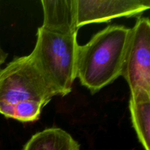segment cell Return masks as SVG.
I'll return each mask as SVG.
<instances>
[{
    "mask_svg": "<svg viewBox=\"0 0 150 150\" xmlns=\"http://www.w3.org/2000/svg\"><path fill=\"white\" fill-rule=\"evenodd\" d=\"M57 93L30 55L18 57L0 69V114L22 122L38 120Z\"/></svg>",
    "mask_w": 150,
    "mask_h": 150,
    "instance_id": "obj_1",
    "label": "cell"
},
{
    "mask_svg": "<svg viewBox=\"0 0 150 150\" xmlns=\"http://www.w3.org/2000/svg\"><path fill=\"white\" fill-rule=\"evenodd\" d=\"M130 29L111 25L79 45L77 78L92 95L121 76Z\"/></svg>",
    "mask_w": 150,
    "mask_h": 150,
    "instance_id": "obj_2",
    "label": "cell"
},
{
    "mask_svg": "<svg viewBox=\"0 0 150 150\" xmlns=\"http://www.w3.org/2000/svg\"><path fill=\"white\" fill-rule=\"evenodd\" d=\"M77 34H58L39 27L35 48L29 55L42 76L57 92L70 93L77 78Z\"/></svg>",
    "mask_w": 150,
    "mask_h": 150,
    "instance_id": "obj_3",
    "label": "cell"
},
{
    "mask_svg": "<svg viewBox=\"0 0 150 150\" xmlns=\"http://www.w3.org/2000/svg\"><path fill=\"white\" fill-rule=\"evenodd\" d=\"M121 76L127 81L130 94L140 91L150 93V21L137 18L130 29Z\"/></svg>",
    "mask_w": 150,
    "mask_h": 150,
    "instance_id": "obj_4",
    "label": "cell"
},
{
    "mask_svg": "<svg viewBox=\"0 0 150 150\" xmlns=\"http://www.w3.org/2000/svg\"><path fill=\"white\" fill-rule=\"evenodd\" d=\"M149 7V0H76L78 27L131 17Z\"/></svg>",
    "mask_w": 150,
    "mask_h": 150,
    "instance_id": "obj_5",
    "label": "cell"
},
{
    "mask_svg": "<svg viewBox=\"0 0 150 150\" xmlns=\"http://www.w3.org/2000/svg\"><path fill=\"white\" fill-rule=\"evenodd\" d=\"M41 3L42 29L64 35L78 33L76 0H42Z\"/></svg>",
    "mask_w": 150,
    "mask_h": 150,
    "instance_id": "obj_6",
    "label": "cell"
},
{
    "mask_svg": "<svg viewBox=\"0 0 150 150\" xmlns=\"http://www.w3.org/2000/svg\"><path fill=\"white\" fill-rule=\"evenodd\" d=\"M129 109L132 125L144 150H150V93L130 94Z\"/></svg>",
    "mask_w": 150,
    "mask_h": 150,
    "instance_id": "obj_7",
    "label": "cell"
},
{
    "mask_svg": "<svg viewBox=\"0 0 150 150\" xmlns=\"http://www.w3.org/2000/svg\"><path fill=\"white\" fill-rule=\"evenodd\" d=\"M23 150H81L79 144L65 130L58 127L47 128L35 133Z\"/></svg>",
    "mask_w": 150,
    "mask_h": 150,
    "instance_id": "obj_8",
    "label": "cell"
},
{
    "mask_svg": "<svg viewBox=\"0 0 150 150\" xmlns=\"http://www.w3.org/2000/svg\"><path fill=\"white\" fill-rule=\"evenodd\" d=\"M7 57V54L4 52V50L1 48V45H0V68H1V64H3L4 63Z\"/></svg>",
    "mask_w": 150,
    "mask_h": 150,
    "instance_id": "obj_9",
    "label": "cell"
}]
</instances>
